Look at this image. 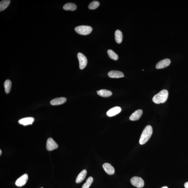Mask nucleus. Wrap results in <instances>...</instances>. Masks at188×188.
Returning <instances> with one entry per match:
<instances>
[{"label":"nucleus","instance_id":"obj_1","mask_svg":"<svg viewBox=\"0 0 188 188\" xmlns=\"http://www.w3.org/2000/svg\"><path fill=\"white\" fill-rule=\"evenodd\" d=\"M153 133L152 126L148 125L144 129L139 140L140 145L144 144L150 139Z\"/></svg>","mask_w":188,"mask_h":188},{"label":"nucleus","instance_id":"obj_2","mask_svg":"<svg viewBox=\"0 0 188 188\" xmlns=\"http://www.w3.org/2000/svg\"><path fill=\"white\" fill-rule=\"evenodd\" d=\"M168 96V91L166 89H163L154 96L152 101L156 104L163 103L166 101Z\"/></svg>","mask_w":188,"mask_h":188},{"label":"nucleus","instance_id":"obj_3","mask_svg":"<svg viewBox=\"0 0 188 188\" xmlns=\"http://www.w3.org/2000/svg\"><path fill=\"white\" fill-rule=\"evenodd\" d=\"M92 28L89 26H80L75 28V30L78 34L86 35L90 34L92 31Z\"/></svg>","mask_w":188,"mask_h":188},{"label":"nucleus","instance_id":"obj_4","mask_svg":"<svg viewBox=\"0 0 188 188\" xmlns=\"http://www.w3.org/2000/svg\"><path fill=\"white\" fill-rule=\"evenodd\" d=\"M130 182L132 185L137 188H142L144 185V182L141 177H133L131 179Z\"/></svg>","mask_w":188,"mask_h":188},{"label":"nucleus","instance_id":"obj_5","mask_svg":"<svg viewBox=\"0 0 188 188\" xmlns=\"http://www.w3.org/2000/svg\"><path fill=\"white\" fill-rule=\"evenodd\" d=\"M77 57L79 61V67L80 69H83L87 64V59L85 56L81 53L77 54Z\"/></svg>","mask_w":188,"mask_h":188},{"label":"nucleus","instance_id":"obj_6","mask_svg":"<svg viewBox=\"0 0 188 188\" xmlns=\"http://www.w3.org/2000/svg\"><path fill=\"white\" fill-rule=\"evenodd\" d=\"M58 145L54 141L52 138H50L48 139L46 143V148L48 151H52L57 149Z\"/></svg>","mask_w":188,"mask_h":188},{"label":"nucleus","instance_id":"obj_7","mask_svg":"<svg viewBox=\"0 0 188 188\" xmlns=\"http://www.w3.org/2000/svg\"><path fill=\"white\" fill-rule=\"evenodd\" d=\"M28 178V177L27 174H24L16 180L15 185L18 187H22L25 185L27 182Z\"/></svg>","mask_w":188,"mask_h":188},{"label":"nucleus","instance_id":"obj_8","mask_svg":"<svg viewBox=\"0 0 188 188\" xmlns=\"http://www.w3.org/2000/svg\"><path fill=\"white\" fill-rule=\"evenodd\" d=\"M171 63V61L169 59L162 60L158 62L156 65V68L157 69H163L167 67Z\"/></svg>","mask_w":188,"mask_h":188},{"label":"nucleus","instance_id":"obj_9","mask_svg":"<svg viewBox=\"0 0 188 188\" xmlns=\"http://www.w3.org/2000/svg\"><path fill=\"white\" fill-rule=\"evenodd\" d=\"M103 168L105 172L109 175L114 174L115 173V169L111 164L108 163H105L103 164Z\"/></svg>","mask_w":188,"mask_h":188},{"label":"nucleus","instance_id":"obj_10","mask_svg":"<svg viewBox=\"0 0 188 188\" xmlns=\"http://www.w3.org/2000/svg\"><path fill=\"white\" fill-rule=\"evenodd\" d=\"M143 110H136L130 116L129 119L132 121H137L139 119L143 114Z\"/></svg>","mask_w":188,"mask_h":188},{"label":"nucleus","instance_id":"obj_11","mask_svg":"<svg viewBox=\"0 0 188 188\" xmlns=\"http://www.w3.org/2000/svg\"><path fill=\"white\" fill-rule=\"evenodd\" d=\"M121 111V108L119 107H115L110 109L107 112V115L109 117H112L117 115Z\"/></svg>","mask_w":188,"mask_h":188},{"label":"nucleus","instance_id":"obj_12","mask_svg":"<svg viewBox=\"0 0 188 188\" xmlns=\"http://www.w3.org/2000/svg\"><path fill=\"white\" fill-rule=\"evenodd\" d=\"M109 77L112 78H119L124 77V75L122 72L117 71H112L109 72Z\"/></svg>","mask_w":188,"mask_h":188},{"label":"nucleus","instance_id":"obj_13","mask_svg":"<svg viewBox=\"0 0 188 188\" xmlns=\"http://www.w3.org/2000/svg\"><path fill=\"white\" fill-rule=\"evenodd\" d=\"M34 121V118L29 117L21 119L18 122L19 124L26 126L32 124Z\"/></svg>","mask_w":188,"mask_h":188},{"label":"nucleus","instance_id":"obj_14","mask_svg":"<svg viewBox=\"0 0 188 188\" xmlns=\"http://www.w3.org/2000/svg\"><path fill=\"white\" fill-rule=\"evenodd\" d=\"M67 99L66 98L60 97L55 98L50 101V104L53 106L63 104L66 102Z\"/></svg>","mask_w":188,"mask_h":188},{"label":"nucleus","instance_id":"obj_15","mask_svg":"<svg viewBox=\"0 0 188 188\" xmlns=\"http://www.w3.org/2000/svg\"><path fill=\"white\" fill-rule=\"evenodd\" d=\"M87 171L86 170H83L79 174L77 177L76 182V183H80L82 182L85 178L87 175Z\"/></svg>","mask_w":188,"mask_h":188},{"label":"nucleus","instance_id":"obj_16","mask_svg":"<svg viewBox=\"0 0 188 188\" xmlns=\"http://www.w3.org/2000/svg\"><path fill=\"white\" fill-rule=\"evenodd\" d=\"M98 95L103 97H108L111 96L112 94L111 91L105 89H101L97 92Z\"/></svg>","mask_w":188,"mask_h":188},{"label":"nucleus","instance_id":"obj_17","mask_svg":"<svg viewBox=\"0 0 188 188\" xmlns=\"http://www.w3.org/2000/svg\"><path fill=\"white\" fill-rule=\"evenodd\" d=\"M77 6L74 3H66L63 6V9L65 10L74 11L76 9Z\"/></svg>","mask_w":188,"mask_h":188},{"label":"nucleus","instance_id":"obj_18","mask_svg":"<svg viewBox=\"0 0 188 188\" xmlns=\"http://www.w3.org/2000/svg\"><path fill=\"white\" fill-rule=\"evenodd\" d=\"M115 40L117 43L120 44L122 42L123 35L122 33L119 30L115 31Z\"/></svg>","mask_w":188,"mask_h":188},{"label":"nucleus","instance_id":"obj_19","mask_svg":"<svg viewBox=\"0 0 188 188\" xmlns=\"http://www.w3.org/2000/svg\"><path fill=\"white\" fill-rule=\"evenodd\" d=\"M10 2V1L9 0H3L1 1L0 2V11H2L8 8Z\"/></svg>","mask_w":188,"mask_h":188},{"label":"nucleus","instance_id":"obj_20","mask_svg":"<svg viewBox=\"0 0 188 188\" xmlns=\"http://www.w3.org/2000/svg\"><path fill=\"white\" fill-rule=\"evenodd\" d=\"M12 86V82L11 81L9 80H5L4 83V87L5 92L6 94H9L10 92Z\"/></svg>","mask_w":188,"mask_h":188},{"label":"nucleus","instance_id":"obj_21","mask_svg":"<svg viewBox=\"0 0 188 188\" xmlns=\"http://www.w3.org/2000/svg\"><path fill=\"white\" fill-rule=\"evenodd\" d=\"M108 53L110 58L114 60H117L118 59V55L113 50H108Z\"/></svg>","mask_w":188,"mask_h":188},{"label":"nucleus","instance_id":"obj_22","mask_svg":"<svg viewBox=\"0 0 188 188\" xmlns=\"http://www.w3.org/2000/svg\"><path fill=\"white\" fill-rule=\"evenodd\" d=\"M94 179L92 177H89L87 179L85 183L82 186V188H89L92 183Z\"/></svg>","mask_w":188,"mask_h":188},{"label":"nucleus","instance_id":"obj_23","mask_svg":"<svg viewBox=\"0 0 188 188\" xmlns=\"http://www.w3.org/2000/svg\"><path fill=\"white\" fill-rule=\"evenodd\" d=\"M99 3L96 1H94L90 3L89 6V8L90 10H95L99 6Z\"/></svg>","mask_w":188,"mask_h":188},{"label":"nucleus","instance_id":"obj_24","mask_svg":"<svg viewBox=\"0 0 188 188\" xmlns=\"http://www.w3.org/2000/svg\"><path fill=\"white\" fill-rule=\"evenodd\" d=\"M184 187L185 188H188V182H185L184 184Z\"/></svg>","mask_w":188,"mask_h":188},{"label":"nucleus","instance_id":"obj_25","mask_svg":"<svg viewBox=\"0 0 188 188\" xmlns=\"http://www.w3.org/2000/svg\"><path fill=\"white\" fill-rule=\"evenodd\" d=\"M1 154H2V151H1V150H0V155H1Z\"/></svg>","mask_w":188,"mask_h":188},{"label":"nucleus","instance_id":"obj_26","mask_svg":"<svg viewBox=\"0 0 188 188\" xmlns=\"http://www.w3.org/2000/svg\"><path fill=\"white\" fill-rule=\"evenodd\" d=\"M168 188V187H163L162 188Z\"/></svg>","mask_w":188,"mask_h":188},{"label":"nucleus","instance_id":"obj_27","mask_svg":"<svg viewBox=\"0 0 188 188\" xmlns=\"http://www.w3.org/2000/svg\"><path fill=\"white\" fill-rule=\"evenodd\" d=\"M43 188V187H41V188Z\"/></svg>","mask_w":188,"mask_h":188}]
</instances>
